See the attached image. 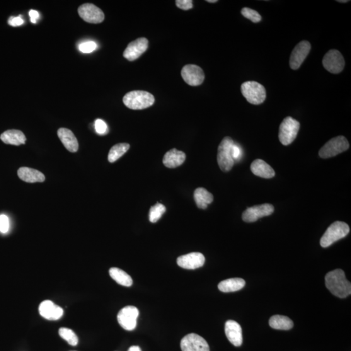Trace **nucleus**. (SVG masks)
Returning a JSON list of instances; mask_svg holds the SVG:
<instances>
[{
  "mask_svg": "<svg viewBox=\"0 0 351 351\" xmlns=\"http://www.w3.org/2000/svg\"><path fill=\"white\" fill-rule=\"evenodd\" d=\"M325 284L332 294L341 299L347 297L351 294L350 282L346 278L344 271L340 269L326 274Z\"/></svg>",
  "mask_w": 351,
  "mask_h": 351,
  "instance_id": "1",
  "label": "nucleus"
},
{
  "mask_svg": "<svg viewBox=\"0 0 351 351\" xmlns=\"http://www.w3.org/2000/svg\"><path fill=\"white\" fill-rule=\"evenodd\" d=\"M154 101V96L149 92L144 91H130L123 98L125 105L134 110H144L151 107Z\"/></svg>",
  "mask_w": 351,
  "mask_h": 351,
  "instance_id": "2",
  "label": "nucleus"
},
{
  "mask_svg": "<svg viewBox=\"0 0 351 351\" xmlns=\"http://www.w3.org/2000/svg\"><path fill=\"white\" fill-rule=\"evenodd\" d=\"M350 228L344 222L336 221L332 224L322 236L320 244L322 247L326 248L340 239L345 238L349 233Z\"/></svg>",
  "mask_w": 351,
  "mask_h": 351,
  "instance_id": "3",
  "label": "nucleus"
},
{
  "mask_svg": "<svg viewBox=\"0 0 351 351\" xmlns=\"http://www.w3.org/2000/svg\"><path fill=\"white\" fill-rule=\"evenodd\" d=\"M234 144L231 137H225L218 147L217 162L222 171L229 172L234 167L235 162L232 156Z\"/></svg>",
  "mask_w": 351,
  "mask_h": 351,
  "instance_id": "4",
  "label": "nucleus"
},
{
  "mask_svg": "<svg viewBox=\"0 0 351 351\" xmlns=\"http://www.w3.org/2000/svg\"><path fill=\"white\" fill-rule=\"evenodd\" d=\"M241 93L248 102L259 105L266 99V91L262 85L254 81L244 82L241 85Z\"/></svg>",
  "mask_w": 351,
  "mask_h": 351,
  "instance_id": "5",
  "label": "nucleus"
},
{
  "mask_svg": "<svg viewBox=\"0 0 351 351\" xmlns=\"http://www.w3.org/2000/svg\"><path fill=\"white\" fill-rule=\"evenodd\" d=\"M348 148L347 139L343 136H338L326 142L319 151V155L323 159L330 158L347 151Z\"/></svg>",
  "mask_w": 351,
  "mask_h": 351,
  "instance_id": "6",
  "label": "nucleus"
},
{
  "mask_svg": "<svg viewBox=\"0 0 351 351\" xmlns=\"http://www.w3.org/2000/svg\"><path fill=\"white\" fill-rule=\"evenodd\" d=\"M300 128L299 121L291 117L285 118L280 126L279 140L283 145L292 144L297 137Z\"/></svg>",
  "mask_w": 351,
  "mask_h": 351,
  "instance_id": "7",
  "label": "nucleus"
},
{
  "mask_svg": "<svg viewBox=\"0 0 351 351\" xmlns=\"http://www.w3.org/2000/svg\"><path fill=\"white\" fill-rule=\"evenodd\" d=\"M323 65L331 73L339 74L344 69V58L338 50H331L324 55Z\"/></svg>",
  "mask_w": 351,
  "mask_h": 351,
  "instance_id": "8",
  "label": "nucleus"
},
{
  "mask_svg": "<svg viewBox=\"0 0 351 351\" xmlns=\"http://www.w3.org/2000/svg\"><path fill=\"white\" fill-rule=\"evenodd\" d=\"M139 312L136 307L128 306L118 312L117 319L118 323L125 330L133 331L136 328L137 319Z\"/></svg>",
  "mask_w": 351,
  "mask_h": 351,
  "instance_id": "9",
  "label": "nucleus"
},
{
  "mask_svg": "<svg viewBox=\"0 0 351 351\" xmlns=\"http://www.w3.org/2000/svg\"><path fill=\"white\" fill-rule=\"evenodd\" d=\"M274 210V207L270 204L254 205L244 211L242 219L246 222H256L260 218L272 214Z\"/></svg>",
  "mask_w": 351,
  "mask_h": 351,
  "instance_id": "10",
  "label": "nucleus"
},
{
  "mask_svg": "<svg viewBox=\"0 0 351 351\" xmlns=\"http://www.w3.org/2000/svg\"><path fill=\"white\" fill-rule=\"evenodd\" d=\"M180 347L182 351H210L207 341L194 333L185 336L181 341Z\"/></svg>",
  "mask_w": 351,
  "mask_h": 351,
  "instance_id": "11",
  "label": "nucleus"
},
{
  "mask_svg": "<svg viewBox=\"0 0 351 351\" xmlns=\"http://www.w3.org/2000/svg\"><path fill=\"white\" fill-rule=\"evenodd\" d=\"M181 76L185 83L191 86H198L204 82V72L200 67L195 65H187L183 67Z\"/></svg>",
  "mask_w": 351,
  "mask_h": 351,
  "instance_id": "12",
  "label": "nucleus"
},
{
  "mask_svg": "<svg viewBox=\"0 0 351 351\" xmlns=\"http://www.w3.org/2000/svg\"><path fill=\"white\" fill-rule=\"evenodd\" d=\"M311 50V43L307 40L300 42L292 52L290 59V65L293 70L299 69L302 63L308 56Z\"/></svg>",
  "mask_w": 351,
  "mask_h": 351,
  "instance_id": "13",
  "label": "nucleus"
},
{
  "mask_svg": "<svg viewBox=\"0 0 351 351\" xmlns=\"http://www.w3.org/2000/svg\"><path fill=\"white\" fill-rule=\"evenodd\" d=\"M78 13L84 20L91 24H100L105 18L103 11L92 4L82 5L78 8Z\"/></svg>",
  "mask_w": 351,
  "mask_h": 351,
  "instance_id": "14",
  "label": "nucleus"
},
{
  "mask_svg": "<svg viewBox=\"0 0 351 351\" xmlns=\"http://www.w3.org/2000/svg\"><path fill=\"white\" fill-rule=\"evenodd\" d=\"M148 47H149V40L146 38H137L128 45L123 53V56L130 61H133L141 56V55L146 52Z\"/></svg>",
  "mask_w": 351,
  "mask_h": 351,
  "instance_id": "15",
  "label": "nucleus"
},
{
  "mask_svg": "<svg viewBox=\"0 0 351 351\" xmlns=\"http://www.w3.org/2000/svg\"><path fill=\"white\" fill-rule=\"evenodd\" d=\"M204 263V256L200 253H191L181 256L177 259V264L186 270H196L202 267Z\"/></svg>",
  "mask_w": 351,
  "mask_h": 351,
  "instance_id": "16",
  "label": "nucleus"
},
{
  "mask_svg": "<svg viewBox=\"0 0 351 351\" xmlns=\"http://www.w3.org/2000/svg\"><path fill=\"white\" fill-rule=\"evenodd\" d=\"M38 309L41 316L48 320H58L64 315V309L48 300L41 302Z\"/></svg>",
  "mask_w": 351,
  "mask_h": 351,
  "instance_id": "17",
  "label": "nucleus"
},
{
  "mask_svg": "<svg viewBox=\"0 0 351 351\" xmlns=\"http://www.w3.org/2000/svg\"><path fill=\"white\" fill-rule=\"evenodd\" d=\"M225 334L228 340L236 347H239L243 343L242 328L238 323L233 320L226 321L225 324Z\"/></svg>",
  "mask_w": 351,
  "mask_h": 351,
  "instance_id": "18",
  "label": "nucleus"
},
{
  "mask_svg": "<svg viewBox=\"0 0 351 351\" xmlns=\"http://www.w3.org/2000/svg\"><path fill=\"white\" fill-rule=\"evenodd\" d=\"M57 135L68 151L72 153L77 151L79 148L78 142L71 130L65 128H59L57 131Z\"/></svg>",
  "mask_w": 351,
  "mask_h": 351,
  "instance_id": "19",
  "label": "nucleus"
},
{
  "mask_svg": "<svg viewBox=\"0 0 351 351\" xmlns=\"http://www.w3.org/2000/svg\"><path fill=\"white\" fill-rule=\"evenodd\" d=\"M252 173L254 175L263 178H272L275 176V172L270 164L262 159H256L251 166Z\"/></svg>",
  "mask_w": 351,
  "mask_h": 351,
  "instance_id": "20",
  "label": "nucleus"
},
{
  "mask_svg": "<svg viewBox=\"0 0 351 351\" xmlns=\"http://www.w3.org/2000/svg\"><path fill=\"white\" fill-rule=\"evenodd\" d=\"M185 154L182 151L173 149L167 152L163 157V163L167 168L174 169L181 166L185 161Z\"/></svg>",
  "mask_w": 351,
  "mask_h": 351,
  "instance_id": "21",
  "label": "nucleus"
},
{
  "mask_svg": "<svg viewBox=\"0 0 351 351\" xmlns=\"http://www.w3.org/2000/svg\"><path fill=\"white\" fill-rule=\"evenodd\" d=\"M18 176L22 180L28 183L43 182L45 180V176L41 172L31 168L19 169Z\"/></svg>",
  "mask_w": 351,
  "mask_h": 351,
  "instance_id": "22",
  "label": "nucleus"
},
{
  "mask_svg": "<svg viewBox=\"0 0 351 351\" xmlns=\"http://www.w3.org/2000/svg\"><path fill=\"white\" fill-rule=\"evenodd\" d=\"M0 139L7 144L19 145L25 144L26 137L23 132L17 130L6 131L0 136Z\"/></svg>",
  "mask_w": 351,
  "mask_h": 351,
  "instance_id": "23",
  "label": "nucleus"
},
{
  "mask_svg": "<svg viewBox=\"0 0 351 351\" xmlns=\"http://www.w3.org/2000/svg\"><path fill=\"white\" fill-rule=\"evenodd\" d=\"M245 285V281L240 278H230L220 282L218 288L220 291L224 293H230L239 291L243 289Z\"/></svg>",
  "mask_w": 351,
  "mask_h": 351,
  "instance_id": "24",
  "label": "nucleus"
},
{
  "mask_svg": "<svg viewBox=\"0 0 351 351\" xmlns=\"http://www.w3.org/2000/svg\"><path fill=\"white\" fill-rule=\"evenodd\" d=\"M194 199L198 208L205 210L214 201V196L204 188H197L194 192Z\"/></svg>",
  "mask_w": 351,
  "mask_h": 351,
  "instance_id": "25",
  "label": "nucleus"
},
{
  "mask_svg": "<svg viewBox=\"0 0 351 351\" xmlns=\"http://www.w3.org/2000/svg\"><path fill=\"white\" fill-rule=\"evenodd\" d=\"M270 325L271 328L277 330L288 331L293 328L294 323L286 316L276 315L270 318Z\"/></svg>",
  "mask_w": 351,
  "mask_h": 351,
  "instance_id": "26",
  "label": "nucleus"
},
{
  "mask_svg": "<svg viewBox=\"0 0 351 351\" xmlns=\"http://www.w3.org/2000/svg\"><path fill=\"white\" fill-rule=\"evenodd\" d=\"M110 275L115 282L123 286L130 287L133 284L132 277L124 271L117 267L111 268Z\"/></svg>",
  "mask_w": 351,
  "mask_h": 351,
  "instance_id": "27",
  "label": "nucleus"
},
{
  "mask_svg": "<svg viewBox=\"0 0 351 351\" xmlns=\"http://www.w3.org/2000/svg\"><path fill=\"white\" fill-rule=\"evenodd\" d=\"M130 144L128 143H118L111 148L108 154V161L114 163L127 152L130 149Z\"/></svg>",
  "mask_w": 351,
  "mask_h": 351,
  "instance_id": "28",
  "label": "nucleus"
},
{
  "mask_svg": "<svg viewBox=\"0 0 351 351\" xmlns=\"http://www.w3.org/2000/svg\"><path fill=\"white\" fill-rule=\"evenodd\" d=\"M166 212V207H164V205L160 204V203H157L156 205L152 207L151 210H150V221L152 222V223H156V222L161 219L162 215H163Z\"/></svg>",
  "mask_w": 351,
  "mask_h": 351,
  "instance_id": "29",
  "label": "nucleus"
},
{
  "mask_svg": "<svg viewBox=\"0 0 351 351\" xmlns=\"http://www.w3.org/2000/svg\"><path fill=\"white\" fill-rule=\"evenodd\" d=\"M60 337L66 340L70 345L76 346L78 343V338L71 329L67 328H60L59 331Z\"/></svg>",
  "mask_w": 351,
  "mask_h": 351,
  "instance_id": "30",
  "label": "nucleus"
},
{
  "mask_svg": "<svg viewBox=\"0 0 351 351\" xmlns=\"http://www.w3.org/2000/svg\"><path fill=\"white\" fill-rule=\"evenodd\" d=\"M242 15L246 18L251 20L254 23H260L261 20V16L257 11L253 10L249 7H244L241 11Z\"/></svg>",
  "mask_w": 351,
  "mask_h": 351,
  "instance_id": "31",
  "label": "nucleus"
},
{
  "mask_svg": "<svg viewBox=\"0 0 351 351\" xmlns=\"http://www.w3.org/2000/svg\"><path fill=\"white\" fill-rule=\"evenodd\" d=\"M96 48H97V45L93 41H88V42L81 43L79 46V50L85 54L93 52L96 49Z\"/></svg>",
  "mask_w": 351,
  "mask_h": 351,
  "instance_id": "32",
  "label": "nucleus"
},
{
  "mask_svg": "<svg viewBox=\"0 0 351 351\" xmlns=\"http://www.w3.org/2000/svg\"><path fill=\"white\" fill-rule=\"evenodd\" d=\"M95 130L98 134L104 135L108 133V126L104 120L97 119L95 121Z\"/></svg>",
  "mask_w": 351,
  "mask_h": 351,
  "instance_id": "33",
  "label": "nucleus"
},
{
  "mask_svg": "<svg viewBox=\"0 0 351 351\" xmlns=\"http://www.w3.org/2000/svg\"><path fill=\"white\" fill-rule=\"evenodd\" d=\"M9 220L8 217L6 215H0V232L2 233L6 234L9 231Z\"/></svg>",
  "mask_w": 351,
  "mask_h": 351,
  "instance_id": "34",
  "label": "nucleus"
},
{
  "mask_svg": "<svg viewBox=\"0 0 351 351\" xmlns=\"http://www.w3.org/2000/svg\"><path fill=\"white\" fill-rule=\"evenodd\" d=\"M176 6L182 10H190L193 8V1L191 0H176Z\"/></svg>",
  "mask_w": 351,
  "mask_h": 351,
  "instance_id": "35",
  "label": "nucleus"
},
{
  "mask_svg": "<svg viewBox=\"0 0 351 351\" xmlns=\"http://www.w3.org/2000/svg\"><path fill=\"white\" fill-rule=\"evenodd\" d=\"M242 155H243V152H242L241 147L239 145L234 143L232 149V156L233 157L234 162L238 161L239 159H241Z\"/></svg>",
  "mask_w": 351,
  "mask_h": 351,
  "instance_id": "36",
  "label": "nucleus"
},
{
  "mask_svg": "<svg viewBox=\"0 0 351 351\" xmlns=\"http://www.w3.org/2000/svg\"><path fill=\"white\" fill-rule=\"evenodd\" d=\"M8 23L9 25L14 26V27H16V26L23 25V24H24V20L20 16H11L9 19Z\"/></svg>",
  "mask_w": 351,
  "mask_h": 351,
  "instance_id": "37",
  "label": "nucleus"
},
{
  "mask_svg": "<svg viewBox=\"0 0 351 351\" xmlns=\"http://www.w3.org/2000/svg\"><path fill=\"white\" fill-rule=\"evenodd\" d=\"M29 15L30 16L31 23L33 24L37 23V20L39 18V13L35 10H31L29 12Z\"/></svg>",
  "mask_w": 351,
  "mask_h": 351,
  "instance_id": "38",
  "label": "nucleus"
},
{
  "mask_svg": "<svg viewBox=\"0 0 351 351\" xmlns=\"http://www.w3.org/2000/svg\"><path fill=\"white\" fill-rule=\"evenodd\" d=\"M128 351H141V350H140V347H138V346H132V347L129 348Z\"/></svg>",
  "mask_w": 351,
  "mask_h": 351,
  "instance_id": "39",
  "label": "nucleus"
},
{
  "mask_svg": "<svg viewBox=\"0 0 351 351\" xmlns=\"http://www.w3.org/2000/svg\"><path fill=\"white\" fill-rule=\"evenodd\" d=\"M337 2H339V3H347V2H349L350 1H348V0H343V1H341V0H338Z\"/></svg>",
  "mask_w": 351,
  "mask_h": 351,
  "instance_id": "40",
  "label": "nucleus"
},
{
  "mask_svg": "<svg viewBox=\"0 0 351 351\" xmlns=\"http://www.w3.org/2000/svg\"><path fill=\"white\" fill-rule=\"evenodd\" d=\"M217 0H208V3H217Z\"/></svg>",
  "mask_w": 351,
  "mask_h": 351,
  "instance_id": "41",
  "label": "nucleus"
}]
</instances>
